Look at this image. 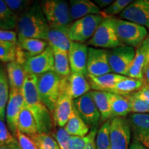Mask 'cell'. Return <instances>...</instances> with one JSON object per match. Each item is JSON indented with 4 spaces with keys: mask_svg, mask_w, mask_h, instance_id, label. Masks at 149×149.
<instances>
[{
    "mask_svg": "<svg viewBox=\"0 0 149 149\" xmlns=\"http://www.w3.org/2000/svg\"><path fill=\"white\" fill-rule=\"evenodd\" d=\"M48 45V42L45 40L17 35V48L24 54L26 59L40 55Z\"/></svg>",
    "mask_w": 149,
    "mask_h": 149,
    "instance_id": "d6986e66",
    "label": "cell"
},
{
    "mask_svg": "<svg viewBox=\"0 0 149 149\" xmlns=\"http://www.w3.org/2000/svg\"><path fill=\"white\" fill-rule=\"evenodd\" d=\"M37 76V88L40 100L53 113L61 93V83L63 77L55 71Z\"/></svg>",
    "mask_w": 149,
    "mask_h": 149,
    "instance_id": "3957f363",
    "label": "cell"
},
{
    "mask_svg": "<svg viewBox=\"0 0 149 149\" xmlns=\"http://www.w3.org/2000/svg\"><path fill=\"white\" fill-rule=\"evenodd\" d=\"M87 44L93 48L110 50L122 46L115 31L114 17H104Z\"/></svg>",
    "mask_w": 149,
    "mask_h": 149,
    "instance_id": "5b68a950",
    "label": "cell"
},
{
    "mask_svg": "<svg viewBox=\"0 0 149 149\" xmlns=\"http://www.w3.org/2000/svg\"><path fill=\"white\" fill-rule=\"evenodd\" d=\"M134 140L149 149V114L131 113L127 119Z\"/></svg>",
    "mask_w": 149,
    "mask_h": 149,
    "instance_id": "2e32d148",
    "label": "cell"
},
{
    "mask_svg": "<svg viewBox=\"0 0 149 149\" xmlns=\"http://www.w3.org/2000/svg\"><path fill=\"white\" fill-rule=\"evenodd\" d=\"M73 107L89 127L97 128L101 116L89 91L86 94L73 100Z\"/></svg>",
    "mask_w": 149,
    "mask_h": 149,
    "instance_id": "30bf717a",
    "label": "cell"
},
{
    "mask_svg": "<svg viewBox=\"0 0 149 149\" xmlns=\"http://www.w3.org/2000/svg\"><path fill=\"white\" fill-rule=\"evenodd\" d=\"M148 31H149V28H148Z\"/></svg>",
    "mask_w": 149,
    "mask_h": 149,
    "instance_id": "f5cc1de1",
    "label": "cell"
},
{
    "mask_svg": "<svg viewBox=\"0 0 149 149\" xmlns=\"http://www.w3.org/2000/svg\"><path fill=\"white\" fill-rule=\"evenodd\" d=\"M88 47L86 44L72 42L68 53L71 72L82 74L86 76L88 74Z\"/></svg>",
    "mask_w": 149,
    "mask_h": 149,
    "instance_id": "e0dca14e",
    "label": "cell"
},
{
    "mask_svg": "<svg viewBox=\"0 0 149 149\" xmlns=\"http://www.w3.org/2000/svg\"><path fill=\"white\" fill-rule=\"evenodd\" d=\"M143 74H144V80L146 82V84H149V64L144 68L143 71Z\"/></svg>",
    "mask_w": 149,
    "mask_h": 149,
    "instance_id": "681fc988",
    "label": "cell"
},
{
    "mask_svg": "<svg viewBox=\"0 0 149 149\" xmlns=\"http://www.w3.org/2000/svg\"><path fill=\"white\" fill-rule=\"evenodd\" d=\"M129 149H148L146 147H144L143 145H141L138 141L133 140V143L130 144Z\"/></svg>",
    "mask_w": 149,
    "mask_h": 149,
    "instance_id": "c3c4849f",
    "label": "cell"
},
{
    "mask_svg": "<svg viewBox=\"0 0 149 149\" xmlns=\"http://www.w3.org/2000/svg\"><path fill=\"white\" fill-rule=\"evenodd\" d=\"M71 136L85 137L89 133L90 127L84 122L73 107L71 116L64 127Z\"/></svg>",
    "mask_w": 149,
    "mask_h": 149,
    "instance_id": "484cf974",
    "label": "cell"
},
{
    "mask_svg": "<svg viewBox=\"0 0 149 149\" xmlns=\"http://www.w3.org/2000/svg\"><path fill=\"white\" fill-rule=\"evenodd\" d=\"M120 17L148 29L149 0L133 1L120 14Z\"/></svg>",
    "mask_w": 149,
    "mask_h": 149,
    "instance_id": "5bb4252c",
    "label": "cell"
},
{
    "mask_svg": "<svg viewBox=\"0 0 149 149\" xmlns=\"http://www.w3.org/2000/svg\"><path fill=\"white\" fill-rule=\"evenodd\" d=\"M88 139V135L85 137L71 136L70 141V149H85Z\"/></svg>",
    "mask_w": 149,
    "mask_h": 149,
    "instance_id": "60d3db41",
    "label": "cell"
},
{
    "mask_svg": "<svg viewBox=\"0 0 149 149\" xmlns=\"http://www.w3.org/2000/svg\"><path fill=\"white\" fill-rule=\"evenodd\" d=\"M17 141L14 135L9 132L3 120H0V142L2 144H10Z\"/></svg>",
    "mask_w": 149,
    "mask_h": 149,
    "instance_id": "ab89813d",
    "label": "cell"
},
{
    "mask_svg": "<svg viewBox=\"0 0 149 149\" xmlns=\"http://www.w3.org/2000/svg\"><path fill=\"white\" fill-rule=\"evenodd\" d=\"M97 128H92L88 134V141L86 145L85 149H96L95 137L97 135Z\"/></svg>",
    "mask_w": 149,
    "mask_h": 149,
    "instance_id": "7bdbcfd3",
    "label": "cell"
},
{
    "mask_svg": "<svg viewBox=\"0 0 149 149\" xmlns=\"http://www.w3.org/2000/svg\"><path fill=\"white\" fill-rule=\"evenodd\" d=\"M17 45L10 42H4L0 44V61L11 62L16 60Z\"/></svg>",
    "mask_w": 149,
    "mask_h": 149,
    "instance_id": "e575fe53",
    "label": "cell"
},
{
    "mask_svg": "<svg viewBox=\"0 0 149 149\" xmlns=\"http://www.w3.org/2000/svg\"><path fill=\"white\" fill-rule=\"evenodd\" d=\"M97 108L101 116V120L107 121L112 119L111 103H110V93L106 91H90Z\"/></svg>",
    "mask_w": 149,
    "mask_h": 149,
    "instance_id": "cb8c5ba5",
    "label": "cell"
},
{
    "mask_svg": "<svg viewBox=\"0 0 149 149\" xmlns=\"http://www.w3.org/2000/svg\"><path fill=\"white\" fill-rule=\"evenodd\" d=\"M20 149H39L37 144L29 135L17 130L15 135Z\"/></svg>",
    "mask_w": 149,
    "mask_h": 149,
    "instance_id": "74e56055",
    "label": "cell"
},
{
    "mask_svg": "<svg viewBox=\"0 0 149 149\" xmlns=\"http://www.w3.org/2000/svg\"><path fill=\"white\" fill-rule=\"evenodd\" d=\"M73 110V100L66 93H61L53 113V122L57 126L63 128L71 116Z\"/></svg>",
    "mask_w": 149,
    "mask_h": 149,
    "instance_id": "ac0fdd59",
    "label": "cell"
},
{
    "mask_svg": "<svg viewBox=\"0 0 149 149\" xmlns=\"http://www.w3.org/2000/svg\"><path fill=\"white\" fill-rule=\"evenodd\" d=\"M17 19V16L10 10L5 1L0 0V29L4 31L16 29Z\"/></svg>",
    "mask_w": 149,
    "mask_h": 149,
    "instance_id": "4dcf8cb0",
    "label": "cell"
},
{
    "mask_svg": "<svg viewBox=\"0 0 149 149\" xmlns=\"http://www.w3.org/2000/svg\"><path fill=\"white\" fill-rule=\"evenodd\" d=\"M55 138L60 149H70L71 135L68 133L64 128H60L57 130L55 135Z\"/></svg>",
    "mask_w": 149,
    "mask_h": 149,
    "instance_id": "f35d334b",
    "label": "cell"
},
{
    "mask_svg": "<svg viewBox=\"0 0 149 149\" xmlns=\"http://www.w3.org/2000/svg\"><path fill=\"white\" fill-rule=\"evenodd\" d=\"M87 72L89 75L95 77L112 72L108 60L107 50L88 47Z\"/></svg>",
    "mask_w": 149,
    "mask_h": 149,
    "instance_id": "9a60e30c",
    "label": "cell"
},
{
    "mask_svg": "<svg viewBox=\"0 0 149 149\" xmlns=\"http://www.w3.org/2000/svg\"><path fill=\"white\" fill-rule=\"evenodd\" d=\"M70 26L50 28L46 40L48 44L68 53L72 43L69 36Z\"/></svg>",
    "mask_w": 149,
    "mask_h": 149,
    "instance_id": "44dd1931",
    "label": "cell"
},
{
    "mask_svg": "<svg viewBox=\"0 0 149 149\" xmlns=\"http://www.w3.org/2000/svg\"><path fill=\"white\" fill-rule=\"evenodd\" d=\"M94 2L99 8H105V7L107 8L113 2V1H112V0H95Z\"/></svg>",
    "mask_w": 149,
    "mask_h": 149,
    "instance_id": "bcb514c9",
    "label": "cell"
},
{
    "mask_svg": "<svg viewBox=\"0 0 149 149\" xmlns=\"http://www.w3.org/2000/svg\"><path fill=\"white\" fill-rule=\"evenodd\" d=\"M41 8L50 28L69 26L72 24L69 3L64 0H43Z\"/></svg>",
    "mask_w": 149,
    "mask_h": 149,
    "instance_id": "277c9868",
    "label": "cell"
},
{
    "mask_svg": "<svg viewBox=\"0 0 149 149\" xmlns=\"http://www.w3.org/2000/svg\"><path fill=\"white\" fill-rule=\"evenodd\" d=\"M0 41L17 44V33L13 31H4V30L0 29Z\"/></svg>",
    "mask_w": 149,
    "mask_h": 149,
    "instance_id": "b9f144b4",
    "label": "cell"
},
{
    "mask_svg": "<svg viewBox=\"0 0 149 149\" xmlns=\"http://www.w3.org/2000/svg\"><path fill=\"white\" fill-rule=\"evenodd\" d=\"M5 2L13 13L17 16L26 12L34 1L31 0H5Z\"/></svg>",
    "mask_w": 149,
    "mask_h": 149,
    "instance_id": "d590c367",
    "label": "cell"
},
{
    "mask_svg": "<svg viewBox=\"0 0 149 149\" xmlns=\"http://www.w3.org/2000/svg\"><path fill=\"white\" fill-rule=\"evenodd\" d=\"M49 29L39 1H34L26 12L18 17L16 28L17 35L46 41Z\"/></svg>",
    "mask_w": 149,
    "mask_h": 149,
    "instance_id": "7a4b0ae2",
    "label": "cell"
},
{
    "mask_svg": "<svg viewBox=\"0 0 149 149\" xmlns=\"http://www.w3.org/2000/svg\"><path fill=\"white\" fill-rule=\"evenodd\" d=\"M96 149H110L111 147V120L107 121L99 128L95 139Z\"/></svg>",
    "mask_w": 149,
    "mask_h": 149,
    "instance_id": "1f68e13d",
    "label": "cell"
},
{
    "mask_svg": "<svg viewBox=\"0 0 149 149\" xmlns=\"http://www.w3.org/2000/svg\"><path fill=\"white\" fill-rule=\"evenodd\" d=\"M1 145H2V144H1V143L0 142V146H1Z\"/></svg>",
    "mask_w": 149,
    "mask_h": 149,
    "instance_id": "816d5d0a",
    "label": "cell"
},
{
    "mask_svg": "<svg viewBox=\"0 0 149 149\" xmlns=\"http://www.w3.org/2000/svg\"><path fill=\"white\" fill-rule=\"evenodd\" d=\"M130 102V110L132 113H149V104L144 100L139 97L135 93L126 96Z\"/></svg>",
    "mask_w": 149,
    "mask_h": 149,
    "instance_id": "836d02e7",
    "label": "cell"
},
{
    "mask_svg": "<svg viewBox=\"0 0 149 149\" xmlns=\"http://www.w3.org/2000/svg\"><path fill=\"white\" fill-rule=\"evenodd\" d=\"M24 104L31 112L36 122L38 133L49 134L53 127V118L40 100L37 88V76L27 74L22 87Z\"/></svg>",
    "mask_w": 149,
    "mask_h": 149,
    "instance_id": "6da1fadb",
    "label": "cell"
},
{
    "mask_svg": "<svg viewBox=\"0 0 149 149\" xmlns=\"http://www.w3.org/2000/svg\"><path fill=\"white\" fill-rule=\"evenodd\" d=\"M0 149H20L18 142L13 143L10 144H2L0 146Z\"/></svg>",
    "mask_w": 149,
    "mask_h": 149,
    "instance_id": "7dc6e473",
    "label": "cell"
},
{
    "mask_svg": "<svg viewBox=\"0 0 149 149\" xmlns=\"http://www.w3.org/2000/svg\"><path fill=\"white\" fill-rule=\"evenodd\" d=\"M24 106V98L22 90L10 89L9 99L6 109L7 125L14 136L17 131L18 120Z\"/></svg>",
    "mask_w": 149,
    "mask_h": 149,
    "instance_id": "4fadbf2b",
    "label": "cell"
},
{
    "mask_svg": "<svg viewBox=\"0 0 149 149\" xmlns=\"http://www.w3.org/2000/svg\"><path fill=\"white\" fill-rule=\"evenodd\" d=\"M53 52L55 72L62 77H66L71 72L68 53L51 46Z\"/></svg>",
    "mask_w": 149,
    "mask_h": 149,
    "instance_id": "f1b7e54d",
    "label": "cell"
},
{
    "mask_svg": "<svg viewBox=\"0 0 149 149\" xmlns=\"http://www.w3.org/2000/svg\"><path fill=\"white\" fill-rule=\"evenodd\" d=\"M17 130L29 136L38 133V129L34 117L25 104L19 117Z\"/></svg>",
    "mask_w": 149,
    "mask_h": 149,
    "instance_id": "83f0119b",
    "label": "cell"
},
{
    "mask_svg": "<svg viewBox=\"0 0 149 149\" xmlns=\"http://www.w3.org/2000/svg\"><path fill=\"white\" fill-rule=\"evenodd\" d=\"M3 42H2V41H0V44H2Z\"/></svg>",
    "mask_w": 149,
    "mask_h": 149,
    "instance_id": "f907efd6",
    "label": "cell"
},
{
    "mask_svg": "<svg viewBox=\"0 0 149 149\" xmlns=\"http://www.w3.org/2000/svg\"><path fill=\"white\" fill-rule=\"evenodd\" d=\"M112 119L114 117H124L131 113L130 102L126 96L110 93Z\"/></svg>",
    "mask_w": 149,
    "mask_h": 149,
    "instance_id": "4316f807",
    "label": "cell"
},
{
    "mask_svg": "<svg viewBox=\"0 0 149 149\" xmlns=\"http://www.w3.org/2000/svg\"><path fill=\"white\" fill-rule=\"evenodd\" d=\"M107 55L112 72L127 77L128 70L135 58V48L121 46L107 51Z\"/></svg>",
    "mask_w": 149,
    "mask_h": 149,
    "instance_id": "ba28073f",
    "label": "cell"
},
{
    "mask_svg": "<svg viewBox=\"0 0 149 149\" xmlns=\"http://www.w3.org/2000/svg\"><path fill=\"white\" fill-rule=\"evenodd\" d=\"M145 84H146V82L144 81V79H133V78L126 77L125 79L117 82L109 91V93L126 96L138 91Z\"/></svg>",
    "mask_w": 149,
    "mask_h": 149,
    "instance_id": "d4e9b609",
    "label": "cell"
},
{
    "mask_svg": "<svg viewBox=\"0 0 149 149\" xmlns=\"http://www.w3.org/2000/svg\"><path fill=\"white\" fill-rule=\"evenodd\" d=\"M6 70L2 64H0V120L3 121L10 94Z\"/></svg>",
    "mask_w": 149,
    "mask_h": 149,
    "instance_id": "f546056e",
    "label": "cell"
},
{
    "mask_svg": "<svg viewBox=\"0 0 149 149\" xmlns=\"http://www.w3.org/2000/svg\"><path fill=\"white\" fill-rule=\"evenodd\" d=\"M91 90V86L84 74L70 72L64 77L61 83V93H66L72 100L86 94Z\"/></svg>",
    "mask_w": 149,
    "mask_h": 149,
    "instance_id": "7c38bea8",
    "label": "cell"
},
{
    "mask_svg": "<svg viewBox=\"0 0 149 149\" xmlns=\"http://www.w3.org/2000/svg\"><path fill=\"white\" fill-rule=\"evenodd\" d=\"M39 149H60L55 139L49 134L37 133L30 136Z\"/></svg>",
    "mask_w": 149,
    "mask_h": 149,
    "instance_id": "d6a6232c",
    "label": "cell"
},
{
    "mask_svg": "<svg viewBox=\"0 0 149 149\" xmlns=\"http://www.w3.org/2000/svg\"><path fill=\"white\" fill-rule=\"evenodd\" d=\"M138 48L146 54L147 57H148L149 63V35H147L146 38L144 39V41L141 44V45Z\"/></svg>",
    "mask_w": 149,
    "mask_h": 149,
    "instance_id": "f6af8a7d",
    "label": "cell"
},
{
    "mask_svg": "<svg viewBox=\"0 0 149 149\" xmlns=\"http://www.w3.org/2000/svg\"><path fill=\"white\" fill-rule=\"evenodd\" d=\"M86 77L93 91L109 92L117 82L125 79L126 77L111 72L98 77L87 74Z\"/></svg>",
    "mask_w": 149,
    "mask_h": 149,
    "instance_id": "7402d4cb",
    "label": "cell"
},
{
    "mask_svg": "<svg viewBox=\"0 0 149 149\" xmlns=\"http://www.w3.org/2000/svg\"><path fill=\"white\" fill-rule=\"evenodd\" d=\"M114 26L117 37L122 46L138 48L148 35L145 27L122 19L114 17Z\"/></svg>",
    "mask_w": 149,
    "mask_h": 149,
    "instance_id": "8992f818",
    "label": "cell"
},
{
    "mask_svg": "<svg viewBox=\"0 0 149 149\" xmlns=\"http://www.w3.org/2000/svg\"><path fill=\"white\" fill-rule=\"evenodd\" d=\"M131 130L125 117H114L111 120L110 149H129Z\"/></svg>",
    "mask_w": 149,
    "mask_h": 149,
    "instance_id": "9c48e42d",
    "label": "cell"
},
{
    "mask_svg": "<svg viewBox=\"0 0 149 149\" xmlns=\"http://www.w3.org/2000/svg\"><path fill=\"white\" fill-rule=\"evenodd\" d=\"M6 70L10 89L22 90L27 75L23 66L16 61H13L6 64Z\"/></svg>",
    "mask_w": 149,
    "mask_h": 149,
    "instance_id": "603a6c76",
    "label": "cell"
},
{
    "mask_svg": "<svg viewBox=\"0 0 149 149\" xmlns=\"http://www.w3.org/2000/svg\"><path fill=\"white\" fill-rule=\"evenodd\" d=\"M22 66L27 74L34 75L55 71L54 56L51 46L48 45L40 55L30 57Z\"/></svg>",
    "mask_w": 149,
    "mask_h": 149,
    "instance_id": "8fae6325",
    "label": "cell"
},
{
    "mask_svg": "<svg viewBox=\"0 0 149 149\" xmlns=\"http://www.w3.org/2000/svg\"><path fill=\"white\" fill-rule=\"evenodd\" d=\"M133 2L131 0H116L113 1L109 6L105 8L102 12L104 17H112L115 15L120 14L130 3Z\"/></svg>",
    "mask_w": 149,
    "mask_h": 149,
    "instance_id": "8d00e7d4",
    "label": "cell"
},
{
    "mask_svg": "<svg viewBox=\"0 0 149 149\" xmlns=\"http://www.w3.org/2000/svg\"><path fill=\"white\" fill-rule=\"evenodd\" d=\"M69 8L72 22L91 15L102 14L100 8L89 0H70Z\"/></svg>",
    "mask_w": 149,
    "mask_h": 149,
    "instance_id": "ffe728a7",
    "label": "cell"
},
{
    "mask_svg": "<svg viewBox=\"0 0 149 149\" xmlns=\"http://www.w3.org/2000/svg\"><path fill=\"white\" fill-rule=\"evenodd\" d=\"M104 17L102 14L86 16L72 23L69 36L72 42L84 43L93 36Z\"/></svg>",
    "mask_w": 149,
    "mask_h": 149,
    "instance_id": "52a82bcc",
    "label": "cell"
},
{
    "mask_svg": "<svg viewBox=\"0 0 149 149\" xmlns=\"http://www.w3.org/2000/svg\"><path fill=\"white\" fill-rule=\"evenodd\" d=\"M136 94L149 104V84H146L144 86L141 87L138 91L136 92Z\"/></svg>",
    "mask_w": 149,
    "mask_h": 149,
    "instance_id": "ee69618b",
    "label": "cell"
}]
</instances>
